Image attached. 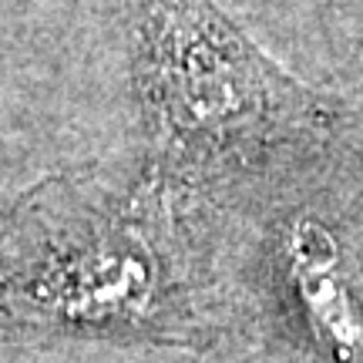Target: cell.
Instances as JSON below:
<instances>
[{"mask_svg": "<svg viewBox=\"0 0 363 363\" xmlns=\"http://www.w3.org/2000/svg\"><path fill=\"white\" fill-rule=\"evenodd\" d=\"M158 266L125 222L61 182L27 199L0 233V313L48 330H115L155 310Z\"/></svg>", "mask_w": 363, "mask_h": 363, "instance_id": "obj_1", "label": "cell"}, {"mask_svg": "<svg viewBox=\"0 0 363 363\" xmlns=\"http://www.w3.org/2000/svg\"><path fill=\"white\" fill-rule=\"evenodd\" d=\"M145 94L172 138H229L272 104V71L212 0H131Z\"/></svg>", "mask_w": 363, "mask_h": 363, "instance_id": "obj_2", "label": "cell"}, {"mask_svg": "<svg viewBox=\"0 0 363 363\" xmlns=\"http://www.w3.org/2000/svg\"><path fill=\"white\" fill-rule=\"evenodd\" d=\"M283 266L316 343L337 363H363V313L333 233L316 219H296L283 235Z\"/></svg>", "mask_w": 363, "mask_h": 363, "instance_id": "obj_3", "label": "cell"}]
</instances>
